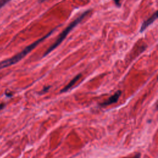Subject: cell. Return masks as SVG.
<instances>
[{
	"label": "cell",
	"mask_w": 158,
	"mask_h": 158,
	"mask_svg": "<svg viewBox=\"0 0 158 158\" xmlns=\"http://www.w3.org/2000/svg\"><path fill=\"white\" fill-rule=\"evenodd\" d=\"M54 30H55V29H53L52 30H51L49 33H48L47 35H46L43 37L38 39L37 41H35L32 44H31L29 46H28L27 47H26L22 51L19 52L17 55L13 56L12 57H11L10 59H6V60H4L1 62H0V69H4L5 67H9V66H10L12 65H14V64H16L19 61H20L25 56H27L30 51H31L38 44H39V43H40L42 41L45 40L48 36H49Z\"/></svg>",
	"instance_id": "cell-1"
},
{
	"label": "cell",
	"mask_w": 158,
	"mask_h": 158,
	"mask_svg": "<svg viewBox=\"0 0 158 158\" xmlns=\"http://www.w3.org/2000/svg\"><path fill=\"white\" fill-rule=\"evenodd\" d=\"M90 10H87L86 11H85L84 12H83L79 17H78L75 20H73L72 22H71L69 25L65 28V29L60 34L59 36L58 37V38L57 39V40L56 41V42L51 45V47H49L48 48V49H47V51H46V52L44 54L43 56H46V55H48L49 52H51L52 51H53L55 48H56L62 41L65 38V37L67 36V35H68V33L75 27H76L80 22H81V20L90 12Z\"/></svg>",
	"instance_id": "cell-2"
},
{
	"label": "cell",
	"mask_w": 158,
	"mask_h": 158,
	"mask_svg": "<svg viewBox=\"0 0 158 158\" xmlns=\"http://www.w3.org/2000/svg\"><path fill=\"white\" fill-rule=\"evenodd\" d=\"M122 93V91L120 90H118L117 91H116L115 93V94L114 95H112V96H110L107 101H106L104 102H102L100 104V106H106L108 105H110L111 104H114L115 103L118 101L119 97L120 96Z\"/></svg>",
	"instance_id": "cell-3"
},
{
	"label": "cell",
	"mask_w": 158,
	"mask_h": 158,
	"mask_svg": "<svg viewBox=\"0 0 158 158\" xmlns=\"http://www.w3.org/2000/svg\"><path fill=\"white\" fill-rule=\"evenodd\" d=\"M157 17V12H155L148 19H147L146 20H145L144 22H143V23L141 25V27L140 28V32H143L144 30H145V29L149 26L151 23H152L156 19Z\"/></svg>",
	"instance_id": "cell-4"
},
{
	"label": "cell",
	"mask_w": 158,
	"mask_h": 158,
	"mask_svg": "<svg viewBox=\"0 0 158 158\" xmlns=\"http://www.w3.org/2000/svg\"><path fill=\"white\" fill-rule=\"evenodd\" d=\"M81 73H79V74H78L77 76H75V77L68 83V85H66V86L60 91V92H61V93H63V92H65V91H68L70 88H72V87L76 83V82L81 78Z\"/></svg>",
	"instance_id": "cell-5"
},
{
	"label": "cell",
	"mask_w": 158,
	"mask_h": 158,
	"mask_svg": "<svg viewBox=\"0 0 158 158\" xmlns=\"http://www.w3.org/2000/svg\"><path fill=\"white\" fill-rule=\"evenodd\" d=\"M11 0H0V9Z\"/></svg>",
	"instance_id": "cell-6"
},
{
	"label": "cell",
	"mask_w": 158,
	"mask_h": 158,
	"mask_svg": "<svg viewBox=\"0 0 158 158\" xmlns=\"http://www.w3.org/2000/svg\"><path fill=\"white\" fill-rule=\"evenodd\" d=\"M50 88H51L50 86H46V87H44L40 93H41V94H44V93H45L46 92H47V91Z\"/></svg>",
	"instance_id": "cell-7"
},
{
	"label": "cell",
	"mask_w": 158,
	"mask_h": 158,
	"mask_svg": "<svg viewBox=\"0 0 158 158\" xmlns=\"http://www.w3.org/2000/svg\"><path fill=\"white\" fill-rule=\"evenodd\" d=\"M120 1L121 0H114V3L115 4V5L118 7H120Z\"/></svg>",
	"instance_id": "cell-8"
},
{
	"label": "cell",
	"mask_w": 158,
	"mask_h": 158,
	"mask_svg": "<svg viewBox=\"0 0 158 158\" xmlns=\"http://www.w3.org/2000/svg\"><path fill=\"white\" fill-rule=\"evenodd\" d=\"M5 106H6V104H4V103H1V104H0V111H1L2 109H3L5 107Z\"/></svg>",
	"instance_id": "cell-9"
},
{
	"label": "cell",
	"mask_w": 158,
	"mask_h": 158,
	"mask_svg": "<svg viewBox=\"0 0 158 158\" xmlns=\"http://www.w3.org/2000/svg\"><path fill=\"white\" fill-rule=\"evenodd\" d=\"M135 156H136V157H138V156H139H139H140V154H137V155H136Z\"/></svg>",
	"instance_id": "cell-10"
}]
</instances>
